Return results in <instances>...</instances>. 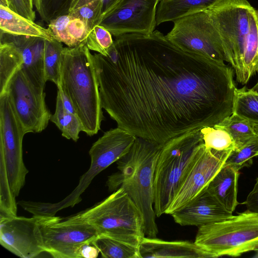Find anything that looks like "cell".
I'll return each mask as SVG.
<instances>
[{"instance_id":"obj_1","label":"cell","mask_w":258,"mask_h":258,"mask_svg":"<svg viewBox=\"0 0 258 258\" xmlns=\"http://www.w3.org/2000/svg\"><path fill=\"white\" fill-rule=\"evenodd\" d=\"M93 55L102 108L138 138L163 145L233 113L232 68L183 51L158 30L115 37L106 56Z\"/></svg>"},{"instance_id":"obj_2","label":"cell","mask_w":258,"mask_h":258,"mask_svg":"<svg viewBox=\"0 0 258 258\" xmlns=\"http://www.w3.org/2000/svg\"><path fill=\"white\" fill-rule=\"evenodd\" d=\"M58 86L71 101L83 132L89 136L97 134L104 117L94 55L85 42L63 47Z\"/></svg>"},{"instance_id":"obj_3","label":"cell","mask_w":258,"mask_h":258,"mask_svg":"<svg viewBox=\"0 0 258 258\" xmlns=\"http://www.w3.org/2000/svg\"><path fill=\"white\" fill-rule=\"evenodd\" d=\"M162 145L137 137L130 151L116 162L118 171L107 181L110 190L121 188L128 195L142 214L145 235L151 238L158 233L154 209V176Z\"/></svg>"},{"instance_id":"obj_4","label":"cell","mask_w":258,"mask_h":258,"mask_svg":"<svg viewBox=\"0 0 258 258\" xmlns=\"http://www.w3.org/2000/svg\"><path fill=\"white\" fill-rule=\"evenodd\" d=\"M201 129L175 137L164 144L154 176V209L156 217L165 214L204 144Z\"/></svg>"},{"instance_id":"obj_5","label":"cell","mask_w":258,"mask_h":258,"mask_svg":"<svg viewBox=\"0 0 258 258\" xmlns=\"http://www.w3.org/2000/svg\"><path fill=\"white\" fill-rule=\"evenodd\" d=\"M79 214L95 228L98 235L139 247L145 237L142 214L121 188Z\"/></svg>"},{"instance_id":"obj_6","label":"cell","mask_w":258,"mask_h":258,"mask_svg":"<svg viewBox=\"0 0 258 258\" xmlns=\"http://www.w3.org/2000/svg\"><path fill=\"white\" fill-rule=\"evenodd\" d=\"M195 242L211 257L239 256L258 249V214L247 210L199 227Z\"/></svg>"},{"instance_id":"obj_7","label":"cell","mask_w":258,"mask_h":258,"mask_svg":"<svg viewBox=\"0 0 258 258\" xmlns=\"http://www.w3.org/2000/svg\"><path fill=\"white\" fill-rule=\"evenodd\" d=\"M254 9L247 0H223L206 10L220 35L227 62L241 84L250 16Z\"/></svg>"},{"instance_id":"obj_8","label":"cell","mask_w":258,"mask_h":258,"mask_svg":"<svg viewBox=\"0 0 258 258\" xmlns=\"http://www.w3.org/2000/svg\"><path fill=\"white\" fill-rule=\"evenodd\" d=\"M39 216L38 228L44 251L55 258H80L81 247L92 244L98 236L79 213L64 219Z\"/></svg>"},{"instance_id":"obj_9","label":"cell","mask_w":258,"mask_h":258,"mask_svg":"<svg viewBox=\"0 0 258 258\" xmlns=\"http://www.w3.org/2000/svg\"><path fill=\"white\" fill-rule=\"evenodd\" d=\"M173 23L165 35L170 42L184 51L227 62L220 35L206 11L183 17Z\"/></svg>"},{"instance_id":"obj_10","label":"cell","mask_w":258,"mask_h":258,"mask_svg":"<svg viewBox=\"0 0 258 258\" xmlns=\"http://www.w3.org/2000/svg\"><path fill=\"white\" fill-rule=\"evenodd\" d=\"M25 134L8 93L0 95V160L5 162L16 198L25 185L29 172L23 160L22 142Z\"/></svg>"},{"instance_id":"obj_11","label":"cell","mask_w":258,"mask_h":258,"mask_svg":"<svg viewBox=\"0 0 258 258\" xmlns=\"http://www.w3.org/2000/svg\"><path fill=\"white\" fill-rule=\"evenodd\" d=\"M26 134L44 131L51 114L45 103L44 89L33 85L21 69L10 80L6 92Z\"/></svg>"},{"instance_id":"obj_12","label":"cell","mask_w":258,"mask_h":258,"mask_svg":"<svg viewBox=\"0 0 258 258\" xmlns=\"http://www.w3.org/2000/svg\"><path fill=\"white\" fill-rule=\"evenodd\" d=\"M231 151L218 152L204 143L194 164L176 192L165 214H172L184 207L207 189L222 167Z\"/></svg>"},{"instance_id":"obj_13","label":"cell","mask_w":258,"mask_h":258,"mask_svg":"<svg viewBox=\"0 0 258 258\" xmlns=\"http://www.w3.org/2000/svg\"><path fill=\"white\" fill-rule=\"evenodd\" d=\"M160 0H121L103 18L100 25L117 37L127 34L149 35L155 30Z\"/></svg>"},{"instance_id":"obj_14","label":"cell","mask_w":258,"mask_h":258,"mask_svg":"<svg viewBox=\"0 0 258 258\" xmlns=\"http://www.w3.org/2000/svg\"><path fill=\"white\" fill-rule=\"evenodd\" d=\"M40 216L0 217V243L15 255L33 258L45 252L38 228Z\"/></svg>"},{"instance_id":"obj_15","label":"cell","mask_w":258,"mask_h":258,"mask_svg":"<svg viewBox=\"0 0 258 258\" xmlns=\"http://www.w3.org/2000/svg\"><path fill=\"white\" fill-rule=\"evenodd\" d=\"M0 42L11 43L18 49L23 58L22 72L33 85L44 89L46 82L43 64L45 39L0 32Z\"/></svg>"},{"instance_id":"obj_16","label":"cell","mask_w":258,"mask_h":258,"mask_svg":"<svg viewBox=\"0 0 258 258\" xmlns=\"http://www.w3.org/2000/svg\"><path fill=\"white\" fill-rule=\"evenodd\" d=\"M137 138L118 127L106 132L89 150L91 166L100 173L124 156L131 149Z\"/></svg>"},{"instance_id":"obj_17","label":"cell","mask_w":258,"mask_h":258,"mask_svg":"<svg viewBox=\"0 0 258 258\" xmlns=\"http://www.w3.org/2000/svg\"><path fill=\"white\" fill-rule=\"evenodd\" d=\"M206 189L186 206L171 215L181 226L198 227L227 219L232 215Z\"/></svg>"},{"instance_id":"obj_18","label":"cell","mask_w":258,"mask_h":258,"mask_svg":"<svg viewBox=\"0 0 258 258\" xmlns=\"http://www.w3.org/2000/svg\"><path fill=\"white\" fill-rule=\"evenodd\" d=\"M139 250L141 258H210V255L195 242L165 241L156 237L142 239Z\"/></svg>"},{"instance_id":"obj_19","label":"cell","mask_w":258,"mask_h":258,"mask_svg":"<svg viewBox=\"0 0 258 258\" xmlns=\"http://www.w3.org/2000/svg\"><path fill=\"white\" fill-rule=\"evenodd\" d=\"M238 176V170L223 165L207 188L227 210L232 213L239 204L237 199Z\"/></svg>"},{"instance_id":"obj_20","label":"cell","mask_w":258,"mask_h":258,"mask_svg":"<svg viewBox=\"0 0 258 258\" xmlns=\"http://www.w3.org/2000/svg\"><path fill=\"white\" fill-rule=\"evenodd\" d=\"M223 0H160L156 25L175 21L187 15L206 11Z\"/></svg>"},{"instance_id":"obj_21","label":"cell","mask_w":258,"mask_h":258,"mask_svg":"<svg viewBox=\"0 0 258 258\" xmlns=\"http://www.w3.org/2000/svg\"><path fill=\"white\" fill-rule=\"evenodd\" d=\"M47 29L54 39L69 47L84 43L89 32L83 20L69 14L61 16L50 22Z\"/></svg>"},{"instance_id":"obj_22","label":"cell","mask_w":258,"mask_h":258,"mask_svg":"<svg viewBox=\"0 0 258 258\" xmlns=\"http://www.w3.org/2000/svg\"><path fill=\"white\" fill-rule=\"evenodd\" d=\"M0 32L13 35L39 37L47 40L54 39L47 28L3 6H0Z\"/></svg>"},{"instance_id":"obj_23","label":"cell","mask_w":258,"mask_h":258,"mask_svg":"<svg viewBox=\"0 0 258 258\" xmlns=\"http://www.w3.org/2000/svg\"><path fill=\"white\" fill-rule=\"evenodd\" d=\"M258 72V10H253L250 16L249 29L244 53L242 85L246 84Z\"/></svg>"},{"instance_id":"obj_24","label":"cell","mask_w":258,"mask_h":258,"mask_svg":"<svg viewBox=\"0 0 258 258\" xmlns=\"http://www.w3.org/2000/svg\"><path fill=\"white\" fill-rule=\"evenodd\" d=\"M214 126L229 133L234 142V149L242 147L257 136L254 129V122L234 113Z\"/></svg>"},{"instance_id":"obj_25","label":"cell","mask_w":258,"mask_h":258,"mask_svg":"<svg viewBox=\"0 0 258 258\" xmlns=\"http://www.w3.org/2000/svg\"><path fill=\"white\" fill-rule=\"evenodd\" d=\"M23 62L21 53L14 45L0 42V95L6 92L10 80Z\"/></svg>"},{"instance_id":"obj_26","label":"cell","mask_w":258,"mask_h":258,"mask_svg":"<svg viewBox=\"0 0 258 258\" xmlns=\"http://www.w3.org/2000/svg\"><path fill=\"white\" fill-rule=\"evenodd\" d=\"M92 244L104 258H141L139 247L121 240L98 235Z\"/></svg>"},{"instance_id":"obj_27","label":"cell","mask_w":258,"mask_h":258,"mask_svg":"<svg viewBox=\"0 0 258 258\" xmlns=\"http://www.w3.org/2000/svg\"><path fill=\"white\" fill-rule=\"evenodd\" d=\"M50 121L61 132L63 137L75 142L78 141L80 133L83 131V126L79 117L76 114L67 111L63 108L58 93L55 112L51 115Z\"/></svg>"},{"instance_id":"obj_28","label":"cell","mask_w":258,"mask_h":258,"mask_svg":"<svg viewBox=\"0 0 258 258\" xmlns=\"http://www.w3.org/2000/svg\"><path fill=\"white\" fill-rule=\"evenodd\" d=\"M63 49L61 42L53 39H45L43 64L45 81L59 84L61 53Z\"/></svg>"},{"instance_id":"obj_29","label":"cell","mask_w":258,"mask_h":258,"mask_svg":"<svg viewBox=\"0 0 258 258\" xmlns=\"http://www.w3.org/2000/svg\"><path fill=\"white\" fill-rule=\"evenodd\" d=\"M233 113L258 123V94L245 87L236 88Z\"/></svg>"},{"instance_id":"obj_30","label":"cell","mask_w":258,"mask_h":258,"mask_svg":"<svg viewBox=\"0 0 258 258\" xmlns=\"http://www.w3.org/2000/svg\"><path fill=\"white\" fill-rule=\"evenodd\" d=\"M102 0H73L69 15L80 18L89 31L101 20Z\"/></svg>"},{"instance_id":"obj_31","label":"cell","mask_w":258,"mask_h":258,"mask_svg":"<svg viewBox=\"0 0 258 258\" xmlns=\"http://www.w3.org/2000/svg\"><path fill=\"white\" fill-rule=\"evenodd\" d=\"M205 146L218 152L232 151L235 148L234 142L226 131L215 126L201 128Z\"/></svg>"},{"instance_id":"obj_32","label":"cell","mask_w":258,"mask_h":258,"mask_svg":"<svg viewBox=\"0 0 258 258\" xmlns=\"http://www.w3.org/2000/svg\"><path fill=\"white\" fill-rule=\"evenodd\" d=\"M73 0H33L34 6L41 18L48 24L51 21L69 14Z\"/></svg>"},{"instance_id":"obj_33","label":"cell","mask_w":258,"mask_h":258,"mask_svg":"<svg viewBox=\"0 0 258 258\" xmlns=\"http://www.w3.org/2000/svg\"><path fill=\"white\" fill-rule=\"evenodd\" d=\"M15 199L10 187L5 164L0 160V217L17 216Z\"/></svg>"},{"instance_id":"obj_34","label":"cell","mask_w":258,"mask_h":258,"mask_svg":"<svg viewBox=\"0 0 258 258\" xmlns=\"http://www.w3.org/2000/svg\"><path fill=\"white\" fill-rule=\"evenodd\" d=\"M258 156V137L253 138L242 147L233 150L224 165L230 166L239 171L252 163V158Z\"/></svg>"},{"instance_id":"obj_35","label":"cell","mask_w":258,"mask_h":258,"mask_svg":"<svg viewBox=\"0 0 258 258\" xmlns=\"http://www.w3.org/2000/svg\"><path fill=\"white\" fill-rule=\"evenodd\" d=\"M85 43L90 50L104 56L113 43L112 34L104 27L95 25L88 33Z\"/></svg>"},{"instance_id":"obj_36","label":"cell","mask_w":258,"mask_h":258,"mask_svg":"<svg viewBox=\"0 0 258 258\" xmlns=\"http://www.w3.org/2000/svg\"><path fill=\"white\" fill-rule=\"evenodd\" d=\"M11 9L19 15L34 21L35 13L31 10L26 3L25 0H10Z\"/></svg>"},{"instance_id":"obj_37","label":"cell","mask_w":258,"mask_h":258,"mask_svg":"<svg viewBox=\"0 0 258 258\" xmlns=\"http://www.w3.org/2000/svg\"><path fill=\"white\" fill-rule=\"evenodd\" d=\"M243 204L246 206L247 210L258 214V177L252 190Z\"/></svg>"},{"instance_id":"obj_38","label":"cell","mask_w":258,"mask_h":258,"mask_svg":"<svg viewBox=\"0 0 258 258\" xmlns=\"http://www.w3.org/2000/svg\"><path fill=\"white\" fill-rule=\"evenodd\" d=\"M100 251L92 244H85L80 250V258H96Z\"/></svg>"},{"instance_id":"obj_39","label":"cell","mask_w":258,"mask_h":258,"mask_svg":"<svg viewBox=\"0 0 258 258\" xmlns=\"http://www.w3.org/2000/svg\"><path fill=\"white\" fill-rule=\"evenodd\" d=\"M121 1V0H102L101 20L112 12L118 5Z\"/></svg>"},{"instance_id":"obj_40","label":"cell","mask_w":258,"mask_h":258,"mask_svg":"<svg viewBox=\"0 0 258 258\" xmlns=\"http://www.w3.org/2000/svg\"><path fill=\"white\" fill-rule=\"evenodd\" d=\"M57 87V93L59 94L63 108L68 112L77 114L71 101L60 87Z\"/></svg>"},{"instance_id":"obj_41","label":"cell","mask_w":258,"mask_h":258,"mask_svg":"<svg viewBox=\"0 0 258 258\" xmlns=\"http://www.w3.org/2000/svg\"><path fill=\"white\" fill-rule=\"evenodd\" d=\"M0 6L9 7L11 9L10 0H0Z\"/></svg>"},{"instance_id":"obj_42","label":"cell","mask_w":258,"mask_h":258,"mask_svg":"<svg viewBox=\"0 0 258 258\" xmlns=\"http://www.w3.org/2000/svg\"><path fill=\"white\" fill-rule=\"evenodd\" d=\"M26 3L28 5V6L29 7V8L33 10V6H34V3H33V0H25Z\"/></svg>"},{"instance_id":"obj_43","label":"cell","mask_w":258,"mask_h":258,"mask_svg":"<svg viewBox=\"0 0 258 258\" xmlns=\"http://www.w3.org/2000/svg\"><path fill=\"white\" fill-rule=\"evenodd\" d=\"M252 91L254 92L255 93L258 94V82L256 83V84L252 88L250 89Z\"/></svg>"},{"instance_id":"obj_44","label":"cell","mask_w":258,"mask_h":258,"mask_svg":"<svg viewBox=\"0 0 258 258\" xmlns=\"http://www.w3.org/2000/svg\"><path fill=\"white\" fill-rule=\"evenodd\" d=\"M254 129L256 135L258 137V123L254 122Z\"/></svg>"},{"instance_id":"obj_45","label":"cell","mask_w":258,"mask_h":258,"mask_svg":"<svg viewBox=\"0 0 258 258\" xmlns=\"http://www.w3.org/2000/svg\"><path fill=\"white\" fill-rule=\"evenodd\" d=\"M255 251L256 252L255 255L253 256V257L258 258V249Z\"/></svg>"}]
</instances>
